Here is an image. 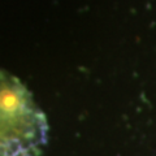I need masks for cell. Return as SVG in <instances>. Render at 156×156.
Wrapping results in <instances>:
<instances>
[{
    "instance_id": "cell-1",
    "label": "cell",
    "mask_w": 156,
    "mask_h": 156,
    "mask_svg": "<svg viewBox=\"0 0 156 156\" xmlns=\"http://www.w3.org/2000/svg\"><path fill=\"white\" fill-rule=\"evenodd\" d=\"M47 124L30 92L0 69V156H26L46 139Z\"/></svg>"
}]
</instances>
